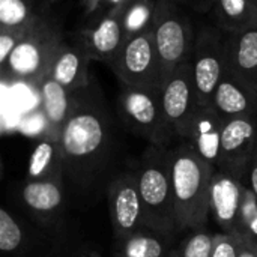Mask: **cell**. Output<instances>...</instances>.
<instances>
[{"label": "cell", "instance_id": "cell-12", "mask_svg": "<svg viewBox=\"0 0 257 257\" xmlns=\"http://www.w3.org/2000/svg\"><path fill=\"white\" fill-rule=\"evenodd\" d=\"M257 145V116L226 119L221 133L218 169L247 182L248 167Z\"/></svg>", "mask_w": 257, "mask_h": 257}, {"label": "cell", "instance_id": "cell-19", "mask_svg": "<svg viewBox=\"0 0 257 257\" xmlns=\"http://www.w3.org/2000/svg\"><path fill=\"white\" fill-rule=\"evenodd\" d=\"M90 57L87 53L74 41L60 45L56 60L51 66L50 77L60 83L71 92H77L90 84L92 77L89 72Z\"/></svg>", "mask_w": 257, "mask_h": 257}, {"label": "cell", "instance_id": "cell-17", "mask_svg": "<svg viewBox=\"0 0 257 257\" xmlns=\"http://www.w3.org/2000/svg\"><path fill=\"white\" fill-rule=\"evenodd\" d=\"M212 107L226 119L257 116V89L236 77L227 66L212 98Z\"/></svg>", "mask_w": 257, "mask_h": 257}, {"label": "cell", "instance_id": "cell-23", "mask_svg": "<svg viewBox=\"0 0 257 257\" xmlns=\"http://www.w3.org/2000/svg\"><path fill=\"white\" fill-rule=\"evenodd\" d=\"M214 14L218 27L226 32L257 27V0H217Z\"/></svg>", "mask_w": 257, "mask_h": 257}, {"label": "cell", "instance_id": "cell-32", "mask_svg": "<svg viewBox=\"0 0 257 257\" xmlns=\"http://www.w3.org/2000/svg\"><path fill=\"white\" fill-rule=\"evenodd\" d=\"M197 12H208V11H214L215 2L217 0H176Z\"/></svg>", "mask_w": 257, "mask_h": 257}, {"label": "cell", "instance_id": "cell-8", "mask_svg": "<svg viewBox=\"0 0 257 257\" xmlns=\"http://www.w3.org/2000/svg\"><path fill=\"white\" fill-rule=\"evenodd\" d=\"M108 66L120 84L161 90V65L154 29L126 39Z\"/></svg>", "mask_w": 257, "mask_h": 257}, {"label": "cell", "instance_id": "cell-15", "mask_svg": "<svg viewBox=\"0 0 257 257\" xmlns=\"http://www.w3.org/2000/svg\"><path fill=\"white\" fill-rule=\"evenodd\" d=\"M244 187L245 184L233 175L220 169L214 172L209 191V215L221 229V233L238 235Z\"/></svg>", "mask_w": 257, "mask_h": 257}, {"label": "cell", "instance_id": "cell-25", "mask_svg": "<svg viewBox=\"0 0 257 257\" xmlns=\"http://www.w3.org/2000/svg\"><path fill=\"white\" fill-rule=\"evenodd\" d=\"M44 12L33 0H0V27L29 29Z\"/></svg>", "mask_w": 257, "mask_h": 257}, {"label": "cell", "instance_id": "cell-28", "mask_svg": "<svg viewBox=\"0 0 257 257\" xmlns=\"http://www.w3.org/2000/svg\"><path fill=\"white\" fill-rule=\"evenodd\" d=\"M236 236H241L257 245V197L247 184L244 187V200Z\"/></svg>", "mask_w": 257, "mask_h": 257}, {"label": "cell", "instance_id": "cell-18", "mask_svg": "<svg viewBox=\"0 0 257 257\" xmlns=\"http://www.w3.org/2000/svg\"><path fill=\"white\" fill-rule=\"evenodd\" d=\"M226 66L257 89V27L226 32Z\"/></svg>", "mask_w": 257, "mask_h": 257}, {"label": "cell", "instance_id": "cell-3", "mask_svg": "<svg viewBox=\"0 0 257 257\" xmlns=\"http://www.w3.org/2000/svg\"><path fill=\"white\" fill-rule=\"evenodd\" d=\"M136 173L146 226L166 235L175 236L179 233L172 184L170 146L149 145L140 157Z\"/></svg>", "mask_w": 257, "mask_h": 257}, {"label": "cell", "instance_id": "cell-27", "mask_svg": "<svg viewBox=\"0 0 257 257\" xmlns=\"http://www.w3.org/2000/svg\"><path fill=\"white\" fill-rule=\"evenodd\" d=\"M218 233L205 229L193 230L179 245L173 247L170 257H211Z\"/></svg>", "mask_w": 257, "mask_h": 257}, {"label": "cell", "instance_id": "cell-4", "mask_svg": "<svg viewBox=\"0 0 257 257\" xmlns=\"http://www.w3.org/2000/svg\"><path fill=\"white\" fill-rule=\"evenodd\" d=\"M63 41L60 23L48 12H44L41 18L26 30L8 62L0 66L3 80L39 86L50 75Z\"/></svg>", "mask_w": 257, "mask_h": 257}, {"label": "cell", "instance_id": "cell-20", "mask_svg": "<svg viewBox=\"0 0 257 257\" xmlns=\"http://www.w3.org/2000/svg\"><path fill=\"white\" fill-rule=\"evenodd\" d=\"M26 181L65 182V163L60 139L44 134L38 140L27 163Z\"/></svg>", "mask_w": 257, "mask_h": 257}, {"label": "cell", "instance_id": "cell-29", "mask_svg": "<svg viewBox=\"0 0 257 257\" xmlns=\"http://www.w3.org/2000/svg\"><path fill=\"white\" fill-rule=\"evenodd\" d=\"M27 29H5L0 27V66H3Z\"/></svg>", "mask_w": 257, "mask_h": 257}, {"label": "cell", "instance_id": "cell-2", "mask_svg": "<svg viewBox=\"0 0 257 257\" xmlns=\"http://www.w3.org/2000/svg\"><path fill=\"white\" fill-rule=\"evenodd\" d=\"M172 184L178 232L205 229L215 166L205 161L187 140L170 148Z\"/></svg>", "mask_w": 257, "mask_h": 257}, {"label": "cell", "instance_id": "cell-21", "mask_svg": "<svg viewBox=\"0 0 257 257\" xmlns=\"http://www.w3.org/2000/svg\"><path fill=\"white\" fill-rule=\"evenodd\" d=\"M41 93V107L47 123L45 134L60 139L62 130L72 111L75 92L68 90L50 75L38 86Z\"/></svg>", "mask_w": 257, "mask_h": 257}, {"label": "cell", "instance_id": "cell-1", "mask_svg": "<svg viewBox=\"0 0 257 257\" xmlns=\"http://www.w3.org/2000/svg\"><path fill=\"white\" fill-rule=\"evenodd\" d=\"M60 145L66 188L72 190L80 206L87 208L105 196L110 181L117 173L114 123L93 78L89 86L75 92Z\"/></svg>", "mask_w": 257, "mask_h": 257}, {"label": "cell", "instance_id": "cell-24", "mask_svg": "<svg viewBox=\"0 0 257 257\" xmlns=\"http://www.w3.org/2000/svg\"><path fill=\"white\" fill-rule=\"evenodd\" d=\"M158 0H125L117 5L122 14L125 41L154 29V18Z\"/></svg>", "mask_w": 257, "mask_h": 257}, {"label": "cell", "instance_id": "cell-22", "mask_svg": "<svg viewBox=\"0 0 257 257\" xmlns=\"http://www.w3.org/2000/svg\"><path fill=\"white\" fill-rule=\"evenodd\" d=\"M173 235H166L149 227L113 241L111 257H170Z\"/></svg>", "mask_w": 257, "mask_h": 257}, {"label": "cell", "instance_id": "cell-16", "mask_svg": "<svg viewBox=\"0 0 257 257\" xmlns=\"http://www.w3.org/2000/svg\"><path fill=\"white\" fill-rule=\"evenodd\" d=\"M223 123V117L212 105H197L187 123L185 134L181 139L191 143L196 152L217 169L221 154Z\"/></svg>", "mask_w": 257, "mask_h": 257}, {"label": "cell", "instance_id": "cell-33", "mask_svg": "<svg viewBox=\"0 0 257 257\" xmlns=\"http://www.w3.org/2000/svg\"><path fill=\"white\" fill-rule=\"evenodd\" d=\"M238 257H257V245L238 236Z\"/></svg>", "mask_w": 257, "mask_h": 257}, {"label": "cell", "instance_id": "cell-9", "mask_svg": "<svg viewBox=\"0 0 257 257\" xmlns=\"http://www.w3.org/2000/svg\"><path fill=\"white\" fill-rule=\"evenodd\" d=\"M226 30L205 27L197 33L193 53V74L197 105H212V98L226 68Z\"/></svg>", "mask_w": 257, "mask_h": 257}, {"label": "cell", "instance_id": "cell-10", "mask_svg": "<svg viewBox=\"0 0 257 257\" xmlns=\"http://www.w3.org/2000/svg\"><path fill=\"white\" fill-rule=\"evenodd\" d=\"M105 199L114 239L125 238L148 227L136 169L119 170L107 187Z\"/></svg>", "mask_w": 257, "mask_h": 257}, {"label": "cell", "instance_id": "cell-7", "mask_svg": "<svg viewBox=\"0 0 257 257\" xmlns=\"http://www.w3.org/2000/svg\"><path fill=\"white\" fill-rule=\"evenodd\" d=\"M117 113L123 125L149 145L169 148L170 143L178 139L164 114L161 90L120 84Z\"/></svg>", "mask_w": 257, "mask_h": 257}, {"label": "cell", "instance_id": "cell-11", "mask_svg": "<svg viewBox=\"0 0 257 257\" xmlns=\"http://www.w3.org/2000/svg\"><path fill=\"white\" fill-rule=\"evenodd\" d=\"M54 238L15 208H0V257H51Z\"/></svg>", "mask_w": 257, "mask_h": 257}, {"label": "cell", "instance_id": "cell-34", "mask_svg": "<svg viewBox=\"0 0 257 257\" xmlns=\"http://www.w3.org/2000/svg\"><path fill=\"white\" fill-rule=\"evenodd\" d=\"M245 184L253 190V193L256 194L257 197V145L254 155H253L251 163H250V167H248V176H247V182Z\"/></svg>", "mask_w": 257, "mask_h": 257}, {"label": "cell", "instance_id": "cell-14", "mask_svg": "<svg viewBox=\"0 0 257 257\" xmlns=\"http://www.w3.org/2000/svg\"><path fill=\"white\" fill-rule=\"evenodd\" d=\"M72 41L78 44L92 60L110 65L117 51L125 44V32L119 6L108 11L72 35Z\"/></svg>", "mask_w": 257, "mask_h": 257}, {"label": "cell", "instance_id": "cell-30", "mask_svg": "<svg viewBox=\"0 0 257 257\" xmlns=\"http://www.w3.org/2000/svg\"><path fill=\"white\" fill-rule=\"evenodd\" d=\"M211 257H238V236L218 233Z\"/></svg>", "mask_w": 257, "mask_h": 257}, {"label": "cell", "instance_id": "cell-6", "mask_svg": "<svg viewBox=\"0 0 257 257\" xmlns=\"http://www.w3.org/2000/svg\"><path fill=\"white\" fill-rule=\"evenodd\" d=\"M66 184L54 181H23L14 184V208L53 238L71 229Z\"/></svg>", "mask_w": 257, "mask_h": 257}, {"label": "cell", "instance_id": "cell-5", "mask_svg": "<svg viewBox=\"0 0 257 257\" xmlns=\"http://www.w3.org/2000/svg\"><path fill=\"white\" fill-rule=\"evenodd\" d=\"M154 36L161 65V87L175 69L191 62L196 38L188 14L176 0H158L154 18Z\"/></svg>", "mask_w": 257, "mask_h": 257}, {"label": "cell", "instance_id": "cell-26", "mask_svg": "<svg viewBox=\"0 0 257 257\" xmlns=\"http://www.w3.org/2000/svg\"><path fill=\"white\" fill-rule=\"evenodd\" d=\"M51 257H102L95 244L74 232L72 227L54 238Z\"/></svg>", "mask_w": 257, "mask_h": 257}, {"label": "cell", "instance_id": "cell-31", "mask_svg": "<svg viewBox=\"0 0 257 257\" xmlns=\"http://www.w3.org/2000/svg\"><path fill=\"white\" fill-rule=\"evenodd\" d=\"M123 2L125 0H81V5L87 17H95L98 20Z\"/></svg>", "mask_w": 257, "mask_h": 257}, {"label": "cell", "instance_id": "cell-13", "mask_svg": "<svg viewBox=\"0 0 257 257\" xmlns=\"http://www.w3.org/2000/svg\"><path fill=\"white\" fill-rule=\"evenodd\" d=\"M164 114L178 139L185 134L187 123L197 107V95L193 74V63L179 65L161 87Z\"/></svg>", "mask_w": 257, "mask_h": 257}]
</instances>
